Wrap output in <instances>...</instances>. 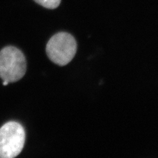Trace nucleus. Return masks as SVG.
<instances>
[{"instance_id": "f257e3e1", "label": "nucleus", "mask_w": 158, "mask_h": 158, "mask_svg": "<svg viewBox=\"0 0 158 158\" xmlns=\"http://www.w3.org/2000/svg\"><path fill=\"white\" fill-rule=\"evenodd\" d=\"M27 71L23 53L16 47L7 46L0 51V77L8 83L19 81Z\"/></svg>"}, {"instance_id": "f03ea898", "label": "nucleus", "mask_w": 158, "mask_h": 158, "mask_svg": "<svg viewBox=\"0 0 158 158\" xmlns=\"http://www.w3.org/2000/svg\"><path fill=\"white\" fill-rule=\"evenodd\" d=\"M77 44L71 34L61 32L56 34L48 41L46 53L50 60L59 66H65L75 57Z\"/></svg>"}, {"instance_id": "7ed1b4c3", "label": "nucleus", "mask_w": 158, "mask_h": 158, "mask_svg": "<svg viewBox=\"0 0 158 158\" xmlns=\"http://www.w3.org/2000/svg\"><path fill=\"white\" fill-rule=\"evenodd\" d=\"M25 131L20 123L9 121L0 128V158L17 157L23 149Z\"/></svg>"}, {"instance_id": "20e7f679", "label": "nucleus", "mask_w": 158, "mask_h": 158, "mask_svg": "<svg viewBox=\"0 0 158 158\" xmlns=\"http://www.w3.org/2000/svg\"><path fill=\"white\" fill-rule=\"evenodd\" d=\"M34 1L42 7L49 9H56L61 3V0H34Z\"/></svg>"}, {"instance_id": "39448f33", "label": "nucleus", "mask_w": 158, "mask_h": 158, "mask_svg": "<svg viewBox=\"0 0 158 158\" xmlns=\"http://www.w3.org/2000/svg\"><path fill=\"white\" fill-rule=\"evenodd\" d=\"M8 82H6V81H3V86H7V85H8Z\"/></svg>"}]
</instances>
